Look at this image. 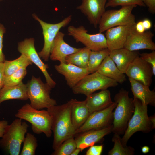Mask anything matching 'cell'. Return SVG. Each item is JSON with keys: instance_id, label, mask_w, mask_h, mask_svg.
Wrapping results in <instances>:
<instances>
[{"instance_id": "f6af8a7d", "label": "cell", "mask_w": 155, "mask_h": 155, "mask_svg": "<svg viewBox=\"0 0 155 155\" xmlns=\"http://www.w3.org/2000/svg\"><path fill=\"white\" fill-rule=\"evenodd\" d=\"M81 151L80 149L78 148H76L71 154V155H78Z\"/></svg>"}, {"instance_id": "d4e9b609", "label": "cell", "mask_w": 155, "mask_h": 155, "mask_svg": "<svg viewBox=\"0 0 155 155\" xmlns=\"http://www.w3.org/2000/svg\"><path fill=\"white\" fill-rule=\"evenodd\" d=\"M28 99L27 85L22 82L15 86L3 87L0 90V105L3 102L8 100Z\"/></svg>"}, {"instance_id": "f1b7e54d", "label": "cell", "mask_w": 155, "mask_h": 155, "mask_svg": "<svg viewBox=\"0 0 155 155\" xmlns=\"http://www.w3.org/2000/svg\"><path fill=\"white\" fill-rule=\"evenodd\" d=\"M21 155H34L38 146L37 140L33 134L27 133L23 141Z\"/></svg>"}, {"instance_id": "e0dca14e", "label": "cell", "mask_w": 155, "mask_h": 155, "mask_svg": "<svg viewBox=\"0 0 155 155\" xmlns=\"http://www.w3.org/2000/svg\"><path fill=\"white\" fill-rule=\"evenodd\" d=\"M113 124L101 129L92 130L76 135L74 138L77 148L84 149L103 140L104 137L112 132Z\"/></svg>"}, {"instance_id": "f35d334b", "label": "cell", "mask_w": 155, "mask_h": 155, "mask_svg": "<svg viewBox=\"0 0 155 155\" xmlns=\"http://www.w3.org/2000/svg\"><path fill=\"white\" fill-rule=\"evenodd\" d=\"M8 125V122L6 120L0 121V137H2Z\"/></svg>"}, {"instance_id": "484cf974", "label": "cell", "mask_w": 155, "mask_h": 155, "mask_svg": "<svg viewBox=\"0 0 155 155\" xmlns=\"http://www.w3.org/2000/svg\"><path fill=\"white\" fill-rule=\"evenodd\" d=\"M4 62V76L9 75L20 69L26 68L32 63L25 55L21 54L18 58L12 61L5 60Z\"/></svg>"}, {"instance_id": "60d3db41", "label": "cell", "mask_w": 155, "mask_h": 155, "mask_svg": "<svg viewBox=\"0 0 155 155\" xmlns=\"http://www.w3.org/2000/svg\"><path fill=\"white\" fill-rule=\"evenodd\" d=\"M135 28L137 32L140 33H143L146 31L143 26L142 21H140L136 23Z\"/></svg>"}, {"instance_id": "8d00e7d4", "label": "cell", "mask_w": 155, "mask_h": 155, "mask_svg": "<svg viewBox=\"0 0 155 155\" xmlns=\"http://www.w3.org/2000/svg\"><path fill=\"white\" fill-rule=\"evenodd\" d=\"M86 151V155H100L103 149V145H92Z\"/></svg>"}, {"instance_id": "d6986e66", "label": "cell", "mask_w": 155, "mask_h": 155, "mask_svg": "<svg viewBox=\"0 0 155 155\" xmlns=\"http://www.w3.org/2000/svg\"><path fill=\"white\" fill-rule=\"evenodd\" d=\"M64 33L59 31L54 41L50 52L49 58L53 61H59L65 63L66 57L68 55L79 51L81 48L72 47L64 40Z\"/></svg>"}, {"instance_id": "7bdbcfd3", "label": "cell", "mask_w": 155, "mask_h": 155, "mask_svg": "<svg viewBox=\"0 0 155 155\" xmlns=\"http://www.w3.org/2000/svg\"><path fill=\"white\" fill-rule=\"evenodd\" d=\"M150 121L151 122L152 125L153 129L155 128V115L149 117Z\"/></svg>"}, {"instance_id": "7402d4cb", "label": "cell", "mask_w": 155, "mask_h": 155, "mask_svg": "<svg viewBox=\"0 0 155 155\" xmlns=\"http://www.w3.org/2000/svg\"><path fill=\"white\" fill-rule=\"evenodd\" d=\"M131 90L134 98L140 100L147 105L155 106V92L150 90L149 86L146 85L132 79L129 78Z\"/></svg>"}, {"instance_id": "9a60e30c", "label": "cell", "mask_w": 155, "mask_h": 155, "mask_svg": "<svg viewBox=\"0 0 155 155\" xmlns=\"http://www.w3.org/2000/svg\"><path fill=\"white\" fill-rule=\"evenodd\" d=\"M107 0H82L81 4L77 9L87 18L90 23L95 28L105 11Z\"/></svg>"}, {"instance_id": "ab89813d", "label": "cell", "mask_w": 155, "mask_h": 155, "mask_svg": "<svg viewBox=\"0 0 155 155\" xmlns=\"http://www.w3.org/2000/svg\"><path fill=\"white\" fill-rule=\"evenodd\" d=\"M4 63L3 62H0V90L3 87L4 78Z\"/></svg>"}, {"instance_id": "4dcf8cb0", "label": "cell", "mask_w": 155, "mask_h": 155, "mask_svg": "<svg viewBox=\"0 0 155 155\" xmlns=\"http://www.w3.org/2000/svg\"><path fill=\"white\" fill-rule=\"evenodd\" d=\"M77 147L74 137L69 138L64 141L57 148L54 150L52 155H71Z\"/></svg>"}, {"instance_id": "1f68e13d", "label": "cell", "mask_w": 155, "mask_h": 155, "mask_svg": "<svg viewBox=\"0 0 155 155\" xmlns=\"http://www.w3.org/2000/svg\"><path fill=\"white\" fill-rule=\"evenodd\" d=\"M132 5H138L141 7L146 6L141 0H107L105 7Z\"/></svg>"}, {"instance_id": "cb8c5ba5", "label": "cell", "mask_w": 155, "mask_h": 155, "mask_svg": "<svg viewBox=\"0 0 155 155\" xmlns=\"http://www.w3.org/2000/svg\"><path fill=\"white\" fill-rule=\"evenodd\" d=\"M97 71L120 84L123 83L126 80L124 74L119 69L109 55L103 60Z\"/></svg>"}, {"instance_id": "74e56055", "label": "cell", "mask_w": 155, "mask_h": 155, "mask_svg": "<svg viewBox=\"0 0 155 155\" xmlns=\"http://www.w3.org/2000/svg\"><path fill=\"white\" fill-rule=\"evenodd\" d=\"M145 6L148 8L149 11L152 14L155 13V0H141Z\"/></svg>"}, {"instance_id": "603a6c76", "label": "cell", "mask_w": 155, "mask_h": 155, "mask_svg": "<svg viewBox=\"0 0 155 155\" xmlns=\"http://www.w3.org/2000/svg\"><path fill=\"white\" fill-rule=\"evenodd\" d=\"M69 101L71 120L76 131L85 123L90 114L85 100L72 99Z\"/></svg>"}, {"instance_id": "f546056e", "label": "cell", "mask_w": 155, "mask_h": 155, "mask_svg": "<svg viewBox=\"0 0 155 155\" xmlns=\"http://www.w3.org/2000/svg\"><path fill=\"white\" fill-rule=\"evenodd\" d=\"M26 68H22L9 75L4 76L3 87L14 86L22 82L27 73Z\"/></svg>"}, {"instance_id": "ac0fdd59", "label": "cell", "mask_w": 155, "mask_h": 155, "mask_svg": "<svg viewBox=\"0 0 155 155\" xmlns=\"http://www.w3.org/2000/svg\"><path fill=\"white\" fill-rule=\"evenodd\" d=\"M56 70L65 77L67 84L72 88L84 76L90 74L87 68L74 65L60 63L55 66Z\"/></svg>"}, {"instance_id": "b9f144b4", "label": "cell", "mask_w": 155, "mask_h": 155, "mask_svg": "<svg viewBox=\"0 0 155 155\" xmlns=\"http://www.w3.org/2000/svg\"><path fill=\"white\" fill-rule=\"evenodd\" d=\"M142 21L143 26L146 30H149L152 27V23L148 18H145Z\"/></svg>"}, {"instance_id": "ee69618b", "label": "cell", "mask_w": 155, "mask_h": 155, "mask_svg": "<svg viewBox=\"0 0 155 155\" xmlns=\"http://www.w3.org/2000/svg\"><path fill=\"white\" fill-rule=\"evenodd\" d=\"M150 150L149 148L146 146H145L142 147L141 150L142 152L144 154H146L149 152Z\"/></svg>"}, {"instance_id": "6da1fadb", "label": "cell", "mask_w": 155, "mask_h": 155, "mask_svg": "<svg viewBox=\"0 0 155 155\" xmlns=\"http://www.w3.org/2000/svg\"><path fill=\"white\" fill-rule=\"evenodd\" d=\"M47 109L51 118V130L54 137L52 148L54 150L65 140L75 137V130L71 120L69 101Z\"/></svg>"}, {"instance_id": "44dd1931", "label": "cell", "mask_w": 155, "mask_h": 155, "mask_svg": "<svg viewBox=\"0 0 155 155\" xmlns=\"http://www.w3.org/2000/svg\"><path fill=\"white\" fill-rule=\"evenodd\" d=\"M85 101L90 114L105 108L113 102L111 99L110 92L107 89L86 96Z\"/></svg>"}, {"instance_id": "bcb514c9", "label": "cell", "mask_w": 155, "mask_h": 155, "mask_svg": "<svg viewBox=\"0 0 155 155\" xmlns=\"http://www.w3.org/2000/svg\"><path fill=\"white\" fill-rule=\"evenodd\" d=\"M2 0H0V1H2Z\"/></svg>"}, {"instance_id": "e575fe53", "label": "cell", "mask_w": 155, "mask_h": 155, "mask_svg": "<svg viewBox=\"0 0 155 155\" xmlns=\"http://www.w3.org/2000/svg\"><path fill=\"white\" fill-rule=\"evenodd\" d=\"M81 60L83 67L87 68L89 57L91 50L88 48L85 47L81 48L80 50Z\"/></svg>"}, {"instance_id": "83f0119b", "label": "cell", "mask_w": 155, "mask_h": 155, "mask_svg": "<svg viewBox=\"0 0 155 155\" xmlns=\"http://www.w3.org/2000/svg\"><path fill=\"white\" fill-rule=\"evenodd\" d=\"M120 135L114 133L112 138L114 143L113 148L108 153L109 155H133L135 152L133 148L123 144Z\"/></svg>"}, {"instance_id": "9c48e42d", "label": "cell", "mask_w": 155, "mask_h": 155, "mask_svg": "<svg viewBox=\"0 0 155 155\" xmlns=\"http://www.w3.org/2000/svg\"><path fill=\"white\" fill-rule=\"evenodd\" d=\"M33 18L40 23L42 30L44 38V45L41 51L38 53L40 57L45 61H48L51 50L55 39L59 30L68 24L72 19L70 15L62 21L56 24H52L46 22L40 19L36 15H32Z\"/></svg>"}, {"instance_id": "ffe728a7", "label": "cell", "mask_w": 155, "mask_h": 155, "mask_svg": "<svg viewBox=\"0 0 155 155\" xmlns=\"http://www.w3.org/2000/svg\"><path fill=\"white\" fill-rule=\"evenodd\" d=\"M139 56L138 52L130 51L124 48L110 51L109 54L117 68L124 74L130 64Z\"/></svg>"}, {"instance_id": "4fadbf2b", "label": "cell", "mask_w": 155, "mask_h": 155, "mask_svg": "<svg viewBox=\"0 0 155 155\" xmlns=\"http://www.w3.org/2000/svg\"><path fill=\"white\" fill-rule=\"evenodd\" d=\"M139 56L130 64L125 74L129 78L150 86L153 75L152 68Z\"/></svg>"}, {"instance_id": "d590c367", "label": "cell", "mask_w": 155, "mask_h": 155, "mask_svg": "<svg viewBox=\"0 0 155 155\" xmlns=\"http://www.w3.org/2000/svg\"><path fill=\"white\" fill-rule=\"evenodd\" d=\"M6 29L3 24L0 23V62H4L5 60V56L3 53V38L5 33Z\"/></svg>"}, {"instance_id": "7a4b0ae2", "label": "cell", "mask_w": 155, "mask_h": 155, "mask_svg": "<svg viewBox=\"0 0 155 155\" xmlns=\"http://www.w3.org/2000/svg\"><path fill=\"white\" fill-rule=\"evenodd\" d=\"M114 99L117 105L113 112L112 132L120 135L124 134L133 113L134 99L129 97V92L123 89L115 95Z\"/></svg>"}, {"instance_id": "2e32d148", "label": "cell", "mask_w": 155, "mask_h": 155, "mask_svg": "<svg viewBox=\"0 0 155 155\" xmlns=\"http://www.w3.org/2000/svg\"><path fill=\"white\" fill-rule=\"evenodd\" d=\"M135 24L118 26L106 30L105 36L108 49L111 51L123 48L127 37Z\"/></svg>"}, {"instance_id": "d6a6232c", "label": "cell", "mask_w": 155, "mask_h": 155, "mask_svg": "<svg viewBox=\"0 0 155 155\" xmlns=\"http://www.w3.org/2000/svg\"><path fill=\"white\" fill-rule=\"evenodd\" d=\"M80 50L76 52L67 56L65 59V63L72 64L79 67L84 68L81 60Z\"/></svg>"}, {"instance_id": "4316f807", "label": "cell", "mask_w": 155, "mask_h": 155, "mask_svg": "<svg viewBox=\"0 0 155 155\" xmlns=\"http://www.w3.org/2000/svg\"><path fill=\"white\" fill-rule=\"evenodd\" d=\"M110 51L108 48L98 51H91L87 67L90 74L97 71L103 60L109 55Z\"/></svg>"}, {"instance_id": "8992f818", "label": "cell", "mask_w": 155, "mask_h": 155, "mask_svg": "<svg viewBox=\"0 0 155 155\" xmlns=\"http://www.w3.org/2000/svg\"><path fill=\"white\" fill-rule=\"evenodd\" d=\"M134 110L129 121L124 135L121 138L122 143L127 145V142L135 132L140 131L148 133L152 131V125L148 115L147 106L140 100L133 98Z\"/></svg>"}, {"instance_id": "30bf717a", "label": "cell", "mask_w": 155, "mask_h": 155, "mask_svg": "<svg viewBox=\"0 0 155 155\" xmlns=\"http://www.w3.org/2000/svg\"><path fill=\"white\" fill-rule=\"evenodd\" d=\"M68 34L77 42H80L92 51L108 48L106 38L102 33L90 34L83 26L78 27L70 26L67 28Z\"/></svg>"}, {"instance_id": "5b68a950", "label": "cell", "mask_w": 155, "mask_h": 155, "mask_svg": "<svg viewBox=\"0 0 155 155\" xmlns=\"http://www.w3.org/2000/svg\"><path fill=\"white\" fill-rule=\"evenodd\" d=\"M26 84L28 99L33 108L40 110L57 104L56 101L50 97L52 88L46 82L44 83L40 77L32 76Z\"/></svg>"}, {"instance_id": "8fae6325", "label": "cell", "mask_w": 155, "mask_h": 155, "mask_svg": "<svg viewBox=\"0 0 155 155\" xmlns=\"http://www.w3.org/2000/svg\"><path fill=\"white\" fill-rule=\"evenodd\" d=\"M116 105V103L114 102L105 108L91 113L85 123L76 131L75 135L89 130L104 128L112 125L113 111Z\"/></svg>"}, {"instance_id": "277c9868", "label": "cell", "mask_w": 155, "mask_h": 155, "mask_svg": "<svg viewBox=\"0 0 155 155\" xmlns=\"http://www.w3.org/2000/svg\"><path fill=\"white\" fill-rule=\"evenodd\" d=\"M29 126L22 119H15L7 127L0 140V147L9 154L19 155L21 145Z\"/></svg>"}, {"instance_id": "836d02e7", "label": "cell", "mask_w": 155, "mask_h": 155, "mask_svg": "<svg viewBox=\"0 0 155 155\" xmlns=\"http://www.w3.org/2000/svg\"><path fill=\"white\" fill-rule=\"evenodd\" d=\"M140 57L144 61L150 64L152 67L153 75H155V51H152L150 53L139 54Z\"/></svg>"}, {"instance_id": "7c38bea8", "label": "cell", "mask_w": 155, "mask_h": 155, "mask_svg": "<svg viewBox=\"0 0 155 155\" xmlns=\"http://www.w3.org/2000/svg\"><path fill=\"white\" fill-rule=\"evenodd\" d=\"M18 51L28 57L35 64L43 74L46 83L52 88L55 87L56 83L48 73V65L45 64L41 60L34 46V39L33 38H26L18 43Z\"/></svg>"}, {"instance_id": "ba28073f", "label": "cell", "mask_w": 155, "mask_h": 155, "mask_svg": "<svg viewBox=\"0 0 155 155\" xmlns=\"http://www.w3.org/2000/svg\"><path fill=\"white\" fill-rule=\"evenodd\" d=\"M118 84L116 81L96 71L86 75L72 89L74 94H82L87 96L98 90L107 89Z\"/></svg>"}, {"instance_id": "52a82bcc", "label": "cell", "mask_w": 155, "mask_h": 155, "mask_svg": "<svg viewBox=\"0 0 155 155\" xmlns=\"http://www.w3.org/2000/svg\"><path fill=\"white\" fill-rule=\"evenodd\" d=\"M137 6L135 5L123 6L119 9L106 11L98 24L99 32L102 33L114 27L135 24V18L132 12Z\"/></svg>"}, {"instance_id": "5bb4252c", "label": "cell", "mask_w": 155, "mask_h": 155, "mask_svg": "<svg viewBox=\"0 0 155 155\" xmlns=\"http://www.w3.org/2000/svg\"><path fill=\"white\" fill-rule=\"evenodd\" d=\"M153 33L150 31L140 33L137 32L135 27L129 34L123 48L131 51L147 49L155 50V44L153 41Z\"/></svg>"}, {"instance_id": "3957f363", "label": "cell", "mask_w": 155, "mask_h": 155, "mask_svg": "<svg viewBox=\"0 0 155 155\" xmlns=\"http://www.w3.org/2000/svg\"><path fill=\"white\" fill-rule=\"evenodd\" d=\"M15 116L31 123V129L35 133H44L48 138L52 134V119L47 110H38L26 103L18 110Z\"/></svg>"}]
</instances>
